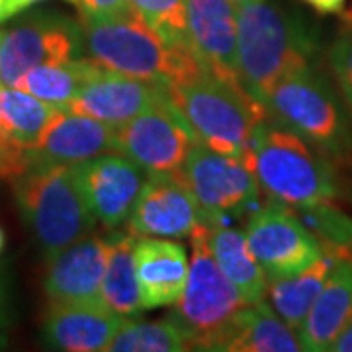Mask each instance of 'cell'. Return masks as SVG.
Returning a JSON list of instances; mask_svg holds the SVG:
<instances>
[{"instance_id":"9c48e42d","label":"cell","mask_w":352,"mask_h":352,"mask_svg":"<svg viewBox=\"0 0 352 352\" xmlns=\"http://www.w3.org/2000/svg\"><path fill=\"white\" fill-rule=\"evenodd\" d=\"M85 55L78 20L51 10L30 14L4 30L0 43V85L14 87L34 67Z\"/></svg>"},{"instance_id":"e0dca14e","label":"cell","mask_w":352,"mask_h":352,"mask_svg":"<svg viewBox=\"0 0 352 352\" xmlns=\"http://www.w3.org/2000/svg\"><path fill=\"white\" fill-rule=\"evenodd\" d=\"M126 321V317L113 314L102 302H51L41 319V339L53 351H108Z\"/></svg>"},{"instance_id":"277c9868","label":"cell","mask_w":352,"mask_h":352,"mask_svg":"<svg viewBox=\"0 0 352 352\" xmlns=\"http://www.w3.org/2000/svg\"><path fill=\"white\" fill-rule=\"evenodd\" d=\"M263 106L270 120L298 133L331 163H352V116L317 65L280 78Z\"/></svg>"},{"instance_id":"74e56055","label":"cell","mask_w":352,"mask_h":352,"mask_svg":"<svg viewBox=\"0 0 352 352\" xmlns=\"http://www.w3.org/2000/svg\"><path fill=\"white\" fill-rule=\"evenodd\" d=\"M340 16H342V22H352V6L349 10H344Z\"/></svg>"},{"instance_id":"83f0119b","label":"cell","mask_w":352,"mask_h":352,"mask_svg":"<svg viewBox=\"0 0 352 352\" xmlns=\"http://www.w3.org/2000/svg\"><path fill=\"white\" fill-rule=\"evenodd\" d=\"M141 22L151 28L168 45L188 47L186 0H127Z\"/></svg>"},{"instance_id":"d6986e66","label":"cell","mask_w":352,"mask_h":352,"mask_svg":"<svg viewBox=\"0 0 352 352\" xmlns=\"http://www.w3.org/2000/svg\"><path fill=\"white\" fill-rule=\"evenodd\" d=\"M110 151H113V127L90 116L63 110L38 145L25 151V161L76 164Z\"/></svg>"},{"instance_id":"603a6c76","label":"cell","mask_w":352,"mask_h":352,"mask_svg":"<svg viewBox=\"0 0 352 352\" xmlns=\"http://www.w3.org/2000/svg\"><path fill=\"white\" fill-rule=\"evenodd\" d=\"M337 258L339 256H335L333 252L325 251L321 258L303 268L302 272L268 282L264 300L289 329H300L319 292L325 286L329 272Z\"/></svg>"},{"instance_id":"b9f144b4","label":"cell","mask_w":352,"mask_h":352,"mask_svg":"<svg viewBox=\"0 0 352 352\" xmlns=\"http://www.w3.org/2000/svg\"><path fill=\"white\" fill-rule=\"evenodd\" d=\"M2 38H4V30H0V43H2Z\"/></svg>"},{"instance_id":"4316f807","label":"cell","mask_w":352,"mask_h":352,"mask_svg":"<svg viewBox=\"0 0 352 352\" xmlns=\"http://www.w3.org/2000/svg\"><path fill=\"white\" fill-rule=\"evenodd\" d=\"M112 352H184L192 342L170 317L159 321L127 319L108 346Z\"/></svg>"},{"instance_id":"6da1fadb","label":"cell","mask_w":352,"mask_h":352,"mask_svg":"<svg viewBox=\"0 0 352 352\" xmlns=\"http://www.w3.org/2000/svg\"><path fill=\"white\" fill-rule=\"evenodd\" d=\"M319 34L303 16L272 0L237 6V76L263 104L280 78L317 65Z\"/></svg>"},{"instance_id":"d6a6232c","label":"cell","mask_w":352,"mask_h":352,"mask_svg":"<svg viewBox=\"0 0 352 352\" xmlns=\"http://www.w3.org/2000/svg\"><path fill=\"white\" fill-rule=\"evenodd\" d=\"M8 325V288H6V280L0 268V331Z\"/></svg>"},{"instance_id":"5bb4252c","label":"cell","mask_w":352,"mask_h":352,"mask_svg":"<svg viewBox=\"0 0 352 352\" xmlns=\"http://www.w3.org/2000/svg\"><path fill=\"white\" fill-rule=\"evenodd\" d=\"M186 30L190 51L201 67L217 78L239 85L237 6L231 0H186Z\"/></svg>"},{"instance_id":"836d02e7","label":"cell","mask_w":352,"mask_h":352,"mask_svg":"<svg viewBox=\"0 0 352 352\" xmlns=\"http://www.w3.org/2000/svg\"><path fill=\"white\" fill-rule=\"evenodd\" d=\"M333 352H352V321L342 329L339 337L335 339L333 346H331Z\"/></svg>"},{"instance_id":"44dd1931","label":"cell","mask_w":352,"mask_h":352,"mask_svg":"<svg viewBox=\"0 0 352 352\" xmlns=\"http://www.w3.org/2000/svg\"><path fill=\"white\" fill-rule=\"evenodd\" d=\"M300 339L266 300L247 303L229 323L214 352H298Z\"/></svg>"},{"instance_id":"2e32d148","label":"cell","mask_w":352,"mask_h":352,"mask_svg":"<svg viewBox=\"0 0 352 352\" xmlns=\"http://www.w3.org/2000/svg\"><path fill=\"white\" fill-rule=\"evenodd\" d=\"M110 237L90 233L47 258L43 289L51 302L96 303L108 263Z\"/></svg>"},{"instance_id":"f35d334b","label":"cell","mask_w":352,"mask_h":352,"mask_svg":"<svg viewBox=\"0 0 352 352\" xmlns=\"http://www.w3.org/2000/svg\"><path fill=\"white\" fill-rule=\"evenodd\" d=\"M4 245H6V235H4V229L0 227V252L4 251Z\"/></svg>"},{"instance_id":"1f68e13d","label":"cell","mask_w":352,"mask_h":352,"mask_svg":"<svg viewBox=\"0 0 352 352\" xmlns=\"http://www.w3.org/2000/svg\"><path fill=\"white\" fill-rule=\"evenodd\" d=\"M302 2L323 16H340L346 6V0H302Z\"/></svg>"},{"instance_id":"f546056e","label":"cell","mask_w":352,"mask_h":352,"mask_svg":"<svg viewBox=\"0 0 352 352\" xmlns=\"http://www.w3.org/2000/svg\"><path fill=\"white\" fill-rule=\"evenodd\" d=\"M75 6L92 16H138L127 0H75Z\"/></svg>"},{"instance_id":"e575fe53","label":"cell","mask_w":352,"mask_h":352,"mask_svg":"<svg viewBox=\"0 0 352 352\" xmlns=\"http://www.w3.org/2000/svg\"><path fill=\"white\" fill-rule=\"evenodd\" d=\"M24 170V166L20 163L12 161L8 155L0 151V176H6V178H14L16 175H20Z\"/></svg>"},{"instance_id":"ba28073f","label":"cell","mask_w":352,"mask_h":352,"mask_svg":"<svg viewBox=\"0 0 352 352\" xmlns=\"http://www.w3.org/2000/svg\"><path fill=\"white\" fill-rule=\"evenodd\" d=\"M198 201L201 223L231 226L261 206V188L249 163L241 157L212 151L194 143L178 170Z\"/></svg>"},{"instance_id":"cb8c5ba5","label":"cell","mask_w":352,"mask_h":352,"mask_svg":"<svg viewBox=\"0 0 352 352\" xmlns=\"http://www.w3.org/2000/svg\"><path fill=\"white\" fill-rule=\"evenodd\" d=\"M135 241L129 231L110 235V252L102 278L100 300L113 314L126 319H139L143 309L135 270Z\"/></svg>"},{"instance_id":"ab89813d","label":"cell","mask_w":352,"mask_h":352,"mask_svg":"<svg viewBox=\"0 0 352 352\" xmlns=\"http://www.w3.org/2000/svg\"><path fill=\"white\" fill-rule=\"evenodd\" d=\"M235 6H243V4H251V2H256V0H231Z\"/></svg>"},{"instance_id":"ac0fdd59","label":"cell","mask_w":352,"mask_h":352,"mask_svg":"<svg viewBox=\"0 0 352 352\" xmlns=\"http://www.w3.org/2000/svg\"><path fill=\"white\" fill-rule=\"evenodd\" d=\"M133 256L143 309L175 305L188 280L186 249L163 237H138Z\"/></svg>"},{"instance_id":"8d00e7d4","label":"cell","mask_w":352,"mask_h":352,"mask_svg":"<svg viewBox=\"0 0 352 352\" xmlns=\"http://www.w3.org/2000/svg\"><path fill=\"white\" fill-rule=\"evenodd\" d=\"M14 6V10L20 14L24 12V10H28L30 6H34V4H38V2H41V0H10ZM67 2H71V4H75V0H67Z\"/></svg>"},{"instance_id":"8992f818","label":"cell","mask_w":352,"mask_h":352,"mask_svg":"<svg viewBox=\"0 0 352 352\" xmlns=\"http://www.w3.org/2000/svg\"><path fill=\"white\" fill-rule=\"evenodd\" d=\"M164 92L196 141L223 155L245 159L254 127L266 118L263 104L239 85L208 71L170 85Z\"/></svg>"},{"instance_id":"4fadbf2b","label":"cell","mask_w":352,"mask_h":352,"mask_svg":"<svg viewBox=\"0 0 352 352\" xmlns=\"http://www.w3.org/2000/svg\"><path fill=\"white\" fill-rule=\"evenodd\" d=\"M73 170L96 221L110 233L126 226L147 173L118 151L73 164Z\"/></svg>"},{"instance_id":"3957f363","label":"cell","mask_w":352,"mask_h":352,"mask_svg":"<svg viewBox=\"0 0 352 352\" xmlns=\"http://www.w3.org/2000/svg\"><path fill=\"white\" fill-rule=\"evenodd\" d=\"M85 51L102 67L161 87L206 71L186 47L168 45L138 16H92L78 12Z\"/></svg>"},{"instance_id":"d4e9b609","label":"cell","mask_w":352,"mask_h":352,"mask_svg":"<svg viewBox=\"0 0 352 352\" xmlns=\"http://www.w3.org/2000/svg\"><path fill=\"white\" fill-rule=\"evenodd\" d=\"M61 112V106L39 100L22 88L0 85V120L10 139L24 151L38 145Z\"/></svg>"},{"instance_id":"4dcf8cb0","label":"cell","mask_w":352,"mask_h":352,"mask_svg":"<svg viewBox=\"0 0 352 352\" xmlns=\"http://www.w3.org/2000/svg\"><path fill=\"white\" fill-rule=\"evenodd\" d=\"M0 151L4 153V155H8V157H10L12 161L20 163L25 168V164H28V161H25V151H24V149H20V147H18V145L14 143L12 139H10L8 131L4 129V124H2V120H0Z\"/></svg>"},{"instance_id":"f1b7e54d","label":"cell","mask_w":352,"mask_h":352,"mask_svg":"<svg viewBox=\"0 0 352 352\" xmlns=\"http://www.w3.org/2000/svg\"><path fill=\"white\" fill-rule=\"evenodd\" d=\"M327 63L335 87L352 116V22H344L327 51Z\"/></svg>"},{"instance_id":"60d3db41","label":"cell","mask_w":352,"mask_h":352,"mask_svg":"<svg viewBox=\"0 0 352 352\" xmlns=\"http://www.w3.org/2000/svg\"><path fill=\"white\" fill-rule=\"evenodd\" d=\"M344 258H349V261H352V247H351V251L346 252V256Z\"/></svg>"},{"instance_id":"8fae6325","label":"cell","mask_w":352,"mask_h":352,"mask_svg":"<svg viewBox=\"0 0 352 352\" xmlns=\"http://www.w3.org/2000/svg\"><path fill=\"white\" fill-rule=\"evenodd\" d=\"M194 143H198L194 133L166 96L113 129V151L122 153L147 175L180 170Z\"/></svg>"},{"instance_id":"d590c367","label":"cell","mask_w":352,"mask_h":352,"mask_svg":"<svg viewBox=\"0 0 352 352\" xmlns=\"http://www.w3.org/2000/svg\"><path fill=\"white\" fill-rule=\"evenodd\" d=\"M16 10H14L12 2L10 0H0V22H6V20H10L16 16Z\"/></svg>"},{"instance_id":"ffe728a7","label":"cell","mask_w":352,"mask_h":352,"mask_svg":"<svg viewBox=\"0 0 352 352\" xmlns=\"http://www.w3.org/2000/svg\"><path fill=\"white\" fill-rule=\"evenodd\" d=\"M352 321V261L339 256L323 289L296 331L302 351H331L335 339Z\"/></svg>"},{"instance_id":"5b68a950","label":"cell","mask_w":352,"mask_h":352,"mask_svg":"<svg viewBox=\"0 0 352 352\" xmlns=\"http://www.w3.org/2000/svg\"><path fill=\"white\" fill-rule=\"evenodd\" d=\"M22 221L45 258L90 235L96 217L78 186L73 164L28 163L12 178Z\"/></svg>"},{"instance_id":"484cf974","label":"cell","mask_w":352,"mask_h":352,"mask_svg":"<svg viewBox=\"0 0 352 352\" xmlns=\"http://www.w3.org/2000/svg\"><path fill=\"white\" fill-rule=\"evenodd\" d=\"M102 69L104 67L100 63L85 57L39 65L30 69L14 87L34 94L39 100L61 106L65 110V106L75 98L76 92L98 75Z\"/></svg>"},{"instance_id":"30bf717a","label":"cell","mask_w":352,"mask_h":352,"mask_svg":"<svg viewBox=\"0 0 352 352\" xmlns=\"http://www.w3.org/2000/svg\"><path fill=\"white\" fill-rule=\"evenodd\" d=\"M245 235L268 282L302 272L325 252L298 212L274 200H266L249 215Z\"/></svg>"},{"instance_id":"7c38bea8","label":"cell","mask_w":352,"mask_h":352,"mask_svg":"<svg viewBox=\"0 0 352 352\" xmlns=\"http://www.w3.org/2000/svg\"><path fill=\"white\" fill-rule=\"evenodd\" d=\"M201 223L198 201L180 173L147 175L126 231L135 237L188 239Z\"/></svg>"},{"instance_id":"52a82bcc","label":"cell","mask_w":352,"mask_h":352,"mask_svg":"<svg viewBox=\"0 0 352 352\" xmlns=\"http://www.w3.org/2000/svg\"><path fill=\"white\" fill-rule=\"evenodd\" d=\"M188 239L192 247L188 280L168 317L184 331L192 351H215L229 323L247 302L214 258L208 245V226L200 223Z\"/></svg>"},{"instance_id":"7402d4cb","label":"cell","mask_w":352,"mask_h":352,"mask_svg":"<svg viewBox=\"0 0 352 352\" xmlns=\"http://www.w3.org/2000/svg\"><path fill=\"white\" fill-rule=\"evenodd\" d=\"M208 245L243 300L247 303L263 302L268 280L252 254L245 231L233 226H208Z\"/></svg>"},{"instance_id":"7a4b0ae2","label":"cell","mask_w":352,"mask_h":352,"mask_svg":"<svg viewBox=\"0 0 352 352\" xmlns=\"http://www.w3.org/2000/svg\"><path fill=\"white\" fill-rule=\"evenodd\" d=\"M245 161L268 200L302 210L339 198L335 163L268 116L254 127Z\"/></svg>"},{"instance_id":"9a60e30c","label":"cell","mask_w":352,"mask_h":352,"mask_svg":"<svg viewBox=\"0 0 352 352\" xmlns=\"http://www.w3.org/2000/svg\"><path fill=\"white\" fill-rule=\"evenodd\" d=\"M166 96L164 87L135 76L102 69L65 106L67 112L90 116L110 127H120Z\"/></svg>"}]
</instances>
